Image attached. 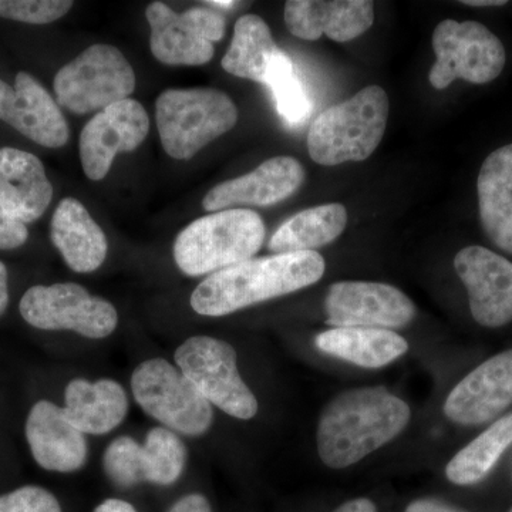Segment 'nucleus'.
Here are the masks:
<instances>
[{
  "instance_id": "nucleus-1",
  "label": "nucleus",
  "mask_w": 512,
  "mask_h": 512,
  "mask_svg": "<svg viewBox=\"0 0 512 512\" xmlns=\"http://www.w3.org/2000/svg\"><path fill=\"white\" fill-rule=\"evenodd\" d=\"M410 414V407L383 387L340 393L320 416L319 456L336 470L359 463L399 436L409 424Z\"/></svg>"
},
{
  "instance_id": "nucleus-2",
  "label": "nucleus",
  "mask_w": 512,
  "mask_h": 512,
  "mask_svg": "<svg viewBox=\"0 0 512 512\" xmlns=\"http://www.w3.org/2000/svg\"><path fill=\"white\" fill-rule=\"evenodd\" d=\"M325 268V259L318 252L248 259L204 279L192 292L191 308L211 318L231 315L308 288L322 278Z\"/></svg>"
},
{
  "instance_id": "nucleus-3",
  "label": "nucleus",
  "mask_w": 512,
  "mask_h": 512,
  "mask_svg": "<svg viewBox=\"0 0 512 512\" xmlns=\"http://www.w3.org/2000/svg\"><path fill=\"white\" fill-rule=\"evenodd\" d=\"M387 119V93L380 86H367L313 120L306 138L309 156L325 167L365 161L382 143Z\"/></svg>"
},
{
  "instance_id": "nucleus-4",
  "label": "nucleus",
  "mask_w": 512,
  "mask_h": 512,
  "mask_svg": "<svg viewBox=\"0 0 512 512\" xmlns=\"http://www.w3.org/2000/svg\"><path fill=\"white\" fill-rule=\"evenodd\" d=\"M261 215L247 208L212 212L178 234L174 259L187 276L215 274L258 254L265 241Z\"/></svg>"
},
{
  "instance_id": "nucleus-5",
  "label": "nucleus",
  "mask_w": 512,
  "mask_h": 512,
  "mask_svg": "<svg viewBox=\"0 0 512 512\" xmlns=\"http://www.w3.org/2000/svg\"><path fill=\"white\" fill-rule=\"evenodd\" d=\"M238 116L231 97L212 87L165 90L156 101L161 144L175 160H190L237 126Z\"/></svg>"
},
{
  "instance_id": "nucleus-6",
  "label": "nucleus",
  "mask_w": 512,
  "mask_h": 512,
  "mask_svg": "<svg viewBox=\"0 0 512 512\" xmlns=\"http://www.w3.org/2000/svg\"><path fill=\"white\" fill-rule=\"evenodd\" d=\"M138 406L165 429L197 437L210 430L212 406L178 367L165 359L141 363L131 375Z\"/></svg>"
},
{
  "instance_id": "nucleus-7",
  "label": "nucleus",
  "mask_w": 512,
  "mask_h": 512,
  "mask_svg": "<svg viewBox=\"0 0 512 512\" xmlns=\"http://www.w3.org/2000/svg\"><path fill=\"white\" fill-rule=\"evenodd\" d=\"M53 86L59 106L87 114L128 99L136 89V73L117 47L97 43L63 66Z\"/></svg>"
},
{
  "instance_id": "nucleus-8",
  "label": "nucleus",
  "mask_w": 512,
  "mask_h": 512,
  "mask_svg": "<svg viewBox=\"0 0 512 512\" xmlns=\"http://www.w3.org/2000/svg\"><path fill=\"white\" fill-rule=\"evenodd\" d=\"M431 43L436 63L430 69L429 80L436 90L447 89L456 80L493 82L507 62L503 42L474 20H443L434 29Z\"/></svg>"
},
{
  "instance_id": "nucleus-9",
  "label": "nucleus",
  "mask_w": 512,
  "mask_h": 512,
  "mask_svg": "<svg viewBox=\"0 0 512 512\" xmlns=\"http://www.w3.org/2000/svg\"><path fill=\"white\" fill-rule=\"evenodd\" d=\"M175 365L211 406L239 420L258 413V400L239 375L237 352L224 340L192 336L174 355Z\"/></svg>"
},
{
  "instance_id": "nucleus-10",
  "label": "nucleus",
  "mask_w": 512,
  "mask_h": 512,
  "mask_svg": "<svg viewBox=\"0 0 512 512\" xmlns=\"http://www.w3.org/2000/svg\"><path fill=\"white\" fill-rule=\"evenodd\" d=\"M19 309L33 328L72 330L89 339L107 338L119 325L113 303L73 282L32 286L23 295Z\"/></svg>"
},
{
  "instance_id": "nucleus-11",
  "label": "nucleus",
  "mask_w": 512,
  "mask_h": 512,
  "mask_svg": "<svg viewBox=\"0 0 512 512\" xmlns=\"http://www.w3.org/2000/svg\"><path fill=\"white\" fill-rule=\"evenodd\" d=\"M150 49L167 66H202L214 57V43L221 42L227 22L211 8L174 12L163 2L150 3Z\"/></svg>"
},
{
  "instance_id": "nucleus-12",
  "label": "nucleus",
  "mask_w": 512,
  "mask_h": 512,
  "mask_svg": "<svg viewBox=\"0 0 512 512\" xmlns=\"http://www.w3.org/2000/svg\"><path fill=\"white\" fill-rule=\"evenodd\" d=\"M326 323L335 328L394 330L409 325L416 306L400 289L380 282H336L325 299Z\"/></svg>"
},
{
  "instance_id": "nucleus-13",
  "label": "nucleus",
  "mask_w": 512,
  "mask_h": 512,
  "mask_svg": "<svg viewBox=\"0 0 512 512\" xmlns=\"http://www.w3.org/2000/svg\"><path fill=\"white\" fill-rule=\"evenodd\" d=\"M148 131L150 119L137 100H121L99 111L80 134V161L86 177L103 180L117 154L136 150L146 140Z\"/></svg>"
},
{
  "instance_id": "nucleus-14",
  "label": "nucleus",
  "mask_w": 512,
  "mask_h": 512,
  "mask_svg": "<svg viewBox=\"0 0 512 512\" xmlns=\"http://www.w3.org/2000/svg\"><path fill=\"white\" fill-rule=\"evenodd\" d=\"M454 268L467 288L471 315L480 325L498 328L512 320V264L484 247L461 249Z\"/></svg>"
},
{
  "instance_id": "nucleus-15",
  "label": "nucleus",
  "mask_w": 512,
  "mask_h": 512,
  "mask_svg": "<svg viewBox=\"0 0 512 512\" xmlns=\"http://www.w3.org/2000/svg\"><path fill=\"white\" fill-rule=\"evenodd\" d=\"M0 120L47 148H60L70 131L59 104L32 74L18 73L15 86L0 79Z\"/></svg>"
},
{
  "instance_id": "nucleus-16",
  "label": "nucleus",
  "mask_w": 512,
  "mask_h": 512,
  "mask_svg": "<svg viewBox=\"0 0 512 512\" xmlns=\"http://www.w3.org/2000/svg\"><path fill=\"white\" fill-rule=\"evenodd\" d=\"M306 173L296 158H269L252 173L215 185L204 197L205 211L232 210L235 207H269L288 200L305 183Z\"/></svg>"
},
{
  "instance_id": "nucleus-17",
  "label": "nucleus",
  "mask_w": 512,
  "mask_h": 512,
  "mask_svg": "<svg viewBox=\"0 0 512 512\" xmlns=\"http://www.w3.org/2000/svg\"><path fill=\"white\" fill-rule=\"evenodd\" d=\"M512 403V350L491 357L464 377L444 403L448 419L481 424L494 419Z\"/></svg>"
},
{
  "instance_id": "nucleus-18",
  "label": "nucleus",
  "mask_w": 512,
  "mask_h": 512,
  "mask_svg": "<svg viewBox=\"0 0 512 512\" xmlns=\"http://www.w3.org/2000/svg\"><path fill=\"white\" fill-rule=\"evenodd\" d=\"M286 28L302 40H318L326 35L345 43L370 29L375 22L372 0H288L285 5Z\"/></svg>"
},
{
  "instance_id": "nucleus-19",
  "label": "nucleus",
  "mask_w": 512,
  "mask_h": 512,
  "mask_svg": "<svg viewBox=\"0 0 512 512\" xmlns=\"http://www.w3.org/2000/svg\"><path fill=\"white\" fill-rule=\"evenodd\" d=\"M26 439L40 467L55 473H73L86 464V437L67 419L63 407L40 400L26 420Z\"/></svg>"
},
{
  "instance_id": "nucleus-20",
  "label": "nucleus",
  "mask_w": 512,
  "mask_h": 512,
  "mask_svg": "<svg viewBox=\"0 0 512 512\" xmlns=\"http://www.w3.org/2000/svg\"><path fill=\"white\" fill-rule=\"evenodd\" d=\"M53 200V185L42 161L28 151L0 148V202L23 224L45 214Z\"/></svg>"
},
{
  "instance_id": "nucleus-21",
  "label": "nucleus",
  "mask_w": 512,
  "mask_h": 512,
  "mask_svg": "<svg viewBox=\"0 0 512 512\" xmlns=\"http://www.w3.org/2000/svg\"><path fill=\"white\" fill-rule=\"evenodd\" d=\"M50 237L66 265L77 274L94 272L106 261L109 251L106 235L76 198H64L57 205Z\"/></svg>"
},
{
  "instance_id": "nucleus-22",
  "label": "nucleus",
  "mask_w": 512,
  "mask_h": 512,
  "mask_svg": "<svg viewBox=\"0 0 512 512\" xmlns=\"http://www.w3.org/2000/svg\"><path fill=\"white\" fill-rule=\"evenodd\" d=\"M478 211L487 237L512 254V144L485 158L477 178Z\"/></svg>"
},
{
  "instance_id": "nucleus-23",
  "label": "nucleus",
  "mask_w": 512,
  "mask_h": 512,
  "mask_svg": "<svg viewBox=\"0 0 512 512\" xmlns=\"http://www.w3.org/2000/svg\"><path fill=\"white\" fill-rule=\"evenodd\" d=\"M64 413L83 434L103 436L126 419V390L116 380L73 379L64 390Z\"/></svg>"
},
{
  "instance_id": "nucleus-24",
  "label": "nucleus",
  "mask_w": 512,
  "mask_h": 512,
  "mask_svg": "<svg viewBox=\"0 0 512 512\" xmlns=\"http://www.w3.org/2000/svg\"><path fill=\"white\" fill-rule=\"evenodd\" d=\"M316 346L323 353L367 369H379L399 359L409 343L393 330L333 328L320 333Z\"/></svg>"
},
{
  "instance_id": "nucleus-25",
  "label": "nucleus",
  "mask_w": 512,
  "mask_h": 512,
  "mask_svg": "<svg viewBox=\"0 0 512 512\" xmlns=\"http://www.w3.org/2000/svg\"><path fill=\"white\" fill-rule=\"evenodd\" d=\"M348 225L345 205H319L293 215L284 222L269 241V251L274 254L316 252L342 235Z\"/></svg>"
},
{
  "instance_id": "nucleus-26",
  "label": "nucleus",
  "mask_w": 512,
  "mask_h": 512,
  "mask_svg": "<svg viewBox=\"0 0 512 512\" xmlns=\"http://www.w3.org/2000/svg\"><path fill=\"white\" fill-rule=\"evenodd\" d=\"M279 50L264 19L256 15L242 16L235 23L231 46L222 57V69L239 79L265 84Z\"/></svg>"
},
{
  "instance_id": "nucleus-27",
  "label": "nucleus",
  "mask_w": 512,
  "mask_h": 512,
  "mask_svg": "<svg viewBox=\"0 0 512 512\" xmlns=\"http://www.w3.org/2000/svg\"><path fill=\"white\" fill-rule=\"evenodd\" d=\"M512 444V413L495 421L448 463L446 476L458 485L476 484L487 477L498 458Z\"/></svg>"
},
{
  "instance_id": "nucleus-28",
  "label": "nucleus",
  "mask_w": 512,
  "mask_h": 512,
  "mask_svg": "<svg viewBox=\"0 0 512 512\" xmlns=\"http://www.w3.org/2000/svg\"><path fill=\"white\" fill-rule=\"evenodd\" d=\"M265 86L272 90L276 109L289 126H299L309 119L312 103L295 72L291 57L279 50L268 70Z\"/></svg>"
},
{
  "instance_id": "nucleus-29",
  "label": "nucleus",
  "mask_w": 512,
  "mask_h": 512,
  "mask_svg": "<svg viewBox=\"0 0 512 512\" xmlns=\"http://www.w3.org/2000/svg\"><path fill=\"white\" fill-rule=\"evenodd\" d=\"M143 447L147 483L171 485L181 477L187 463V447L177 433L154 427L148 431Z\"/></svg>"
},
{
  "instance_id": "nucleus-30",
  "label": "nucleus",
  "mask_w": 512,
  "mask_h": 512,
  "mask_svg": "<svg viewBox=\"0 0 512 512\" xmlns=\"http://www.w3.org/2000/svg\"><path fill=\"white\" fill-rule=\"evenodd\" d=\"M103 468L117 487L130 488L147 483L143 444L128 436L111 441L104 451Z\"/></svg>"
},
{
  "instance_id": "nucleus-31",
  "label": "nucleus",
  "mask_w": 512,
  "mask_h": 512,
  "mask_svg": "<svg viewBox=\"0 0 512 512\" xmlns=\"http://www.w3.org/2000/svg\"><path fill=\"white\" fill-rule=\"evenodd\" d=\"M73 5L70 0H0V18L47 25L62 19Z\"/></svg>"
},
{
  "instance_id": "nucleus-32",
  "label": "nucleus",
  "mask_w": 512,
  "mask_h": 512,
  "mask_svg": "<svg viewBox=\"0 0 512 512\" xmlns=\"http://www.w3.org/2000/svg\"><path fill=\"white\" fill-rule=\"evenodd\" d=\"M0 512H63L55 495L37 485H25L0 497Z\"/></svg>"
},
{
  "instance_id": "nucleus-33",
  "label": "nucleus",
  "mask_w": 512,
  "mask_h": 512,
  "mask_svg": "<svg viewBox=\"0 0 512 512\" xmlns=\"http://www.w3.org/2000/svg\"><path fill=\"white\" fill-rule=\"evenodd\" d=\"M29 232L26 224L6 210L0 202V249H16L25 245Z\"/></svg>"
},
{
  "instance_id": "nucleus-34",
  "label": "nucleus",
  "mask_w": 512,
  "mask_h": 512,
  "mask_svg": "<svg viewBox=\"0 0 512 512\" xmlns=\"http://www.w3.org/2000/svg\"><path fill=\"white\" fill-rule=\"evenodd\" d=\"M167 512H212V510L204 495L188 494L180 498Z\"/></svg>"
},
{
  "instance_id": "nucleus-35",
  "label": "nucleus",
  "mask_w": 512,
  "mask_h": 512,
  "mask_svg": "<svg viewBox=\"0 0 512 512\" xmlns=\"http://www.w3.org/2000/svg\"><path fill=\"white\" fill-rule=\"evenodd\" d=\"M406 512H466L437 500H417L407 507Z\"/></svg>"
},
{
  "instance_id": "nucleus-36",
  "label": "nucleus",
  "mask_w": 512,
  "mask_h": 512,
  "mask_svg": "<svg viewBox=\"0 0 512 512\" xmlns=\"http://www.w3.org/2000/svg\"><path fill=\"white\" fill-rule=\"evenodd\" d=\"M94 512H137V510L133 505L127 503V501L109 498V500L103 501V503L97 505Z\"/></svg>"
},
{
  "instance_id": "nucleus-37",
  "label": "nucleus",
  "mask_w": 512,
  "mask_h": 512,
  "mask_svg": "<svg viewBox=\"0 0 512 512\" xmlns=\"http://www.w3.org/2000/svg\"><path fill=\"white\" fill-rule=\"evenodd\" d=\"M335 512H376V505L367 498H357V500L340 505Z\"/></svg>"
},
{
  "instance_id": "nucleus-38",
  "label": "nucleus",
  "mask_w": 512,
  "mask_h": 512,
  "mask_svg": "<svg viewBox=\"0 0 512 512\" xmlns=\"http://www.w3.org/2000/svg\"><path fill=\"white\" fill-rule=\"evenodd\" d=\"M9 305L8 269L0 262V316L6 312Z\"/></svg>"
},
{
  "instance_id": "nucleus-39",
  "label": "nucleus",
  "mask_w": 512,
  "mask_h": 512,
  "mask_svg": "<svg viewBox=\"0 0 512 512\" xmlns=\"http://www.w3.org/2000/svg\"><path fill=\"white\" fill-rule=\"evenodd\" d=\"M463 5L473 6V8H487V6L507 5L505 0H463Z\"/></svg>"
},
{
  "instance_id": "nucleus-40",
  "label": "nucleus",
  "mask_w": 512,
  "mask_h": 512,
  "mask_svg": "<svg viewBox=\"0 0 512 512\" xmlns=\"http://www.w3.org/2000/svg\"><path fill=\"white\" fill-rule=\"evenodd\" d=\"M205 5L215 6V8L231 9L237 5V2H229V0L228 2H222V0H210V2H205Z\"/></svg>"
},
{
  "instance_id": "nucleus-41",
  "label": "nucleus",
  "mask_w": 512,
  "mask_h": 512,
  "mask_svg": "<svg viewBox=\"0 0 512 512\" xmlns=\"http://www.w3.org/2000/svg\"><path fill=\"white\" fill-rule=\"evenodd\" d=\"M510 512H512V510Z\"/></svg>"
}]
</instances>
